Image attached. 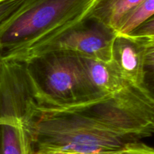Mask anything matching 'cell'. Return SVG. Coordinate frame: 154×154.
I'll return each instance as SVG.
<instances>
[{
	"label": "cell",
	"mask_w": 154,
	"mask_h": 154,
	"mask_svg": "<svg viewBox=\"0 0 154 154\" xmlns=\"http://www.w3.org/2000/svg\"><path fill=\"white\" fill-rule=\"evenodd\" d=\"M89 82L100 98L121 90L131 83L121 76L109 62L81 57Z\"/></svg>",
	"instance_id": "obj_7"
},
{
	"label": "cell",
	"mask_w": 154,
	"mask_h": 154,
	"mask_svg": "<svg viewBox=\"0 0 154 154\" xmlns=\"http://www.w3.org/2000/svg\"><path fill=\"white\" fill-rule=\"evenodd\" d=\"M134 36L146 38H154V19L153 17L150 18L145 22L135 29L130 34Z\"/></svg>",
	"instance_id": "obj_13"
},
{
	"label": "cell",
	"mask_w": 154,
	"mask_h": 154,
	"mask_svg": "<svg viewBox=\"0 0 154 154\" xmlns=\"http://www.w3.org/2000/svg\"><path fill=\"white\" fill-rule=\"evenodd\" d=\"M22 61L39 110H65L100 98L77 54L47 51Z\"/></svg>",
	"instance_id": "obj_3"
},
{
	"label": "cell",
	"mask_w": 154,
	"mask_h": 154,
	"mask_svg": "<svg viewBox=\"0 0 154 154\" xmlns=\"http://www.w3.org/2000/svg\"><path fill=\"white\" fill-rule=\"evenodd\" d=\"M33 154H81V153H72V152H33Z\"/></svg>",
	"instance_id": "obj_14"
},
{
	"label": "cell",
	"mask_w": 154,
	"mask_h": 154,
	"mask_svg": "<svg viewBox=\"0 0 154 154\" xmlns=\"http://www.w3.org/2000/svg\"><path fill=\"white\" fill-rule=\"evenodd\" d=\"M89 21L91 24H88V21H84L36 49L22 60L47 51H62L86 58L109 62L116 33L102 24Z\"/></svg>",
	"instance_id": "obj_5"
},
{
	"label": "cell",
	"mask_w": 154,
	"mask_h": 154,
	"mask_svg": "<svg viewBox=\"0 0 154 154\" xmlns=\"http://www.w3.org/2000/svg\"><path fill=\"white\" fill-rule=\"evenodd\" d=\"M95 0H26L0 24V57L22 60L86 21Z\"/></svg>",
	"instance_id": "obj_1"
},
{
	"label": "cell",
	"mask_w": 154,
	"mask_h": 154,
	"mask_svg": "<svg viewBox=\"0 0 154 154\" xmlns=\"http://www.w3.org/2000/svg\"><path fill=\"white\" fill-rule=\"evenodd\" d=\"M0 154H33L31 134L22 122L0 121Z\"/></svg>",
	"instance_id": "obj_9"
},
{
	"label": "cell",
	"mask_w": 154,
	"mask_h": 154,
	"mask_svg": "<svg viewBox=\"0 0 154 154\" xmlns=\"http://www.w3.org/2000/svg\"><path fill=\"white\" fill-rule=\"evenodd\" d=\"M143 0H95L89 9L86 21H94L116 33L123 17Z\"/></svg>",
	"instance_id": "obj_8"
},
{
	"label": "cell",
	"mask_w": 154,
	"mask_h": 154,
	"mask_svg": "<svg viewBox=\"0 0 154 154\" xmlns=\"http://www.w3.org/2000/svg\"><path fill=\"white\" fill-rule=\"evenodd\" d=\"M110 63L128 82L148 87L147 75L153 70L154 38L116 33Z\"/></svg>",
	"instance_id": "obj_6"
},
{
	"label": "cell",
	"mask_w": 154,
	"mask_h": 154,
	"mask_svg": "<svg viewBox=\"0 0 154 154\" xmlns=\"http://www.w3.org/2000/svg\"><path fill=\"white\" fill-rule=\"evenodd\" d=\"M99 154H154V150L153 147L141 142V140H138L126 143L117 149Z\"/></svg>",
	"instance_id": "obj_11"
},
{
	"label": "cell",
	"mask_w": 154,
	"mask_h": 154,
	"mask_svg": "<svg viewBox=\"0 0 154 154\" xmlns=\"http://www.w3.org/2000/svg\"><path fill=\"white\" fill-rule=\"evenodd\" d=\"M2 59L0 57V71H1V67H2Z\"/></svg>",
	"instance_id": "obj_15"
},
{
	"label": "cell",
	"mask_w": 154,
	"mask_h": 154,
	"mask_svg": "<svg viewBox=\"0 0 154 154\" xmlns=\"http://www.w3.org/2000/svg\"><path fill=\"white\" fill-rule=\"evenodd\" d=\"M26 0H1L0 1V24L14 14Z\"/></svg>",
	"instance_id": "obj_12"
},
{
	"label": "cell",
	"mask_w": 154,
	"mask_h": 154,
	"mask_svg": "<svg viewBox=\"0 0 154 154\" xmlns=\"http://www.w3.org/2000/svg\"><path fill=\"white\" fill-rule=\"evenodd\" d=\"M30 134L33 152L99 154L141 140L72 108L39 110Z\"/></svg>",
	"instance_id": "obj_2"
},
{
	"label": "cell",
	"mask_w": 154,
	"mask_h": 154,
	"mask_svg": "<svg viewBox=\"0 0 154 154\" xmlns=\"http://www.w3.org/2000/svg\"><path fill=\"white\" fill-rule=\"evenodd\" d=\"M39 108L23 61L2 60L0 71V121L15 119L31 131Z\"/></svg>",
	"instance_id": "obj_4"
},
{
	"label": "cell",
	"mask_w": 154,
	"mask_h": 154,
	"mask_svg": "<svg viewBox=\"0 0 154 154\" xmlns=\"http://www.w3.org/2000/svg\"><path fill=\"white\" fill-rule=\"evenodd\" d=\"M153 14L154 0H143L123 17L116 33L130 34L143 23L153 17Z\"/></svg>",
	"instance_id": "obj_10"
},
{
	"label": "cell",
	"mask_w": 154,
	"mask_h": 154,
	"mask_svg": "<svg viewBox=\"0 0 154 154\" xmlns=\"http://www.w3.org/2000/svg\"><path fill=\"white\" fill-rule=\"evenodd\" d=\"M0 1H1V0H0Z\"/></svg>",
	"instance_id": "obj_16"
}]
</instances>
